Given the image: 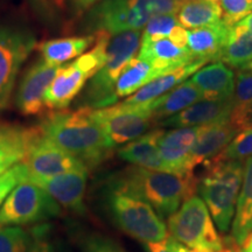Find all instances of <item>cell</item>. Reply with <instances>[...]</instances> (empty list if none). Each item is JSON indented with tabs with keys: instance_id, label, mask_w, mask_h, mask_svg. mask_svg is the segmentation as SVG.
Wrapping results in <instances>:
<instances>
[{
	"instance_id": "1",
	"label": "cell",
	"mask_w": 252,
	"mask_h": 252,
	"mask_svg": "<svg viewBox=\"0 0 252 252\" xmlns=\"http://www.w3.org/2000/svg\"><path fill=\"white\" fill-rule=\"evenodd\" d=\"M46 138L77 158L88 168L98 166L110 157L113 145L94 121L91 108L76 111H55L39 126Z\"/></svg>"
},
{
	"instance_id": "2",
	"label": "cell",
	"mask_w": 252,
	"mask_h": 252,
	"mask_svg": "<svg viewBox=\"0 0 252 252\" xmlns=\"http://www.w3.org/2000/svg\"><path fill=\"white\" fill-rule=\"evenodd\" d=\"M197 184L194 174L181 175L133 166L116 179L112 189L145 201L160 217H169L195 194Z\"/></svg>"
},
{
	"instance_id": "3",
	"label": "cell",
	"mask_w": 252,
	"mask_h": 252,
	"mask_svg": "<svg viewBox=\"0 0 252 252\" xmlns=\"http://www.w3.org/2000/svg\"><path fill=\"white\" fill-rule=\"evenodd\" d=\"M244 162L213 159L197 184L198 193L207 204L217 228L226 232L234 217L236 202L243 180Z\"/></svg>"
},
{
	"instance_id": "4",
	"label": "cell",
	"mask_w": 252,
	"mask_h": 252,
	"mask_svg": "<svg viewBox=\"0 0 252 252\" xmlns=\"http://www.w3.org/2000/svg\"><path fill=\"white\" fill-rule=\"evenodd\" d=\"M141 35L140 31H126L110 36L105 62L88 84L84 96L87 108L100 109L117 103L115 97L116 82L128 62L139 52Z\"/></svg>"
},
{
	"instance_id": "5",
	"label": "cell",
	"mask_w": 252,
	"mask_h": 252,
	"mask_svg": "<svg viewBox=\"0 0 252 252\" xmlns=\"http://www.w3.org/2000/svg\"><path fill=\"white\" fill-rule=\"evenodd\" d=\"M110 36L108 32L99 31L93 49L74 62L63 65L46 91V108L60 111L70 105L87 82L103 67Z\"/></svg>"
},
{
	"instance_id": "6",
	"label": "cell",
	"mask_w": 252,
	"mask_h": 252,
	"mask_svg": "<svg viewBox=\"0 0 252 252\" xmlns=\"http://www.w3.org/2000/svg\"><path fill=\"white\" fill-rule=\"evenodd\" d=\"M181 0H104L94 14L96 27L110 35L140 31L156 15L178 14Z\"/></svg>"
},
{
	"instance_id": "7",
	"label": "cell",
	"mask_w": 252,
	"mask_h": 252,
	"mask_svg": "<svg viewBox=\"0 0 252 252\" xmlns=\"http://www.w3.org/2000/svg\"><path fill=\"white\" fill-rule=\"evenodd\" d=\"M168 235L186 247L203 251L219 250L224 244L215 230L207 204L195 194L168 217Z\"/></svg>"
},
{
	"instance_id": "8",
	"label": "cell",
	"mask_w": 252,
	"mask_h": 252,
	"mask_svg": "<svg viewBox=\"0 0 252 252\" xmlns=\"http://www.w3.org/2000/svg\"><path fill=\"white\" fill-rule=\"evenodd\" d=\"M108 203L115 222L131 237L146 244L159 243L168 237L161 217L145 201L112 189Z\"/></svg>"
},
{
	"instance_id": "9",
	"label": "cell",
	"mask_w": 252,
	"mask_h": 252,
	"mask_svg": "<svg viewBox=\"0 0 252 252\" xmlns=\"http://www.w3.org/2000/svg\"><path fill=\"white\" fill-rule=\"evenodd\" d=\"M91 115L115 146L141 137L157 123L150 104L123 102L106 108L91 109Z\"/></svg>"
},
{
	"instance_id": "10",
	"label": "cell",
	"mask_w": 252,
	"mask_h": 252,
	"mask_svg": "<svg viewBox=\"0 0 252 252\" xmlns=\"http://www.w3.org/2000/svg\"><path fill=\"white\" fill-rule=\"evenodd\" d=\"M59 203L42 188L23 182L0 208V225H25L58 216Z\"/></svg>"
},
{
	"instance_id": "11",
	"label": "cell",
	"mask_w": 252,
	"mask_h": 252,
	"mask_svg": "<svg viewBox=\"0 0 252 252\" xmlns=\"http://www.w3.org/2000/svg\"><path fill=\"white\" fill-rule=\"evenodd\" d=\"M35 46L28 31L0 26V112L7 108L18 72Z\"/></svg>"
},
{
	"instance_id": "12",
	"label": "cell",
	"mask_w": 252,
	"mask_h": 252,
	"mask_svg": "<svg viewBox=\"0 0 252 252\" xmlns=\"http://www.w3.org/2000/svg\"><path fill=\"white\" fill-rule=\"evenodd\" d=\"M23 162L27 168L26 178H50L64 173L88 169L81 160L46 138L39 127L34 128Z\"/></svg>"
},
{
	"instance_id": "13",
	"label": "cell",
	"mask_w": 252,
	"mask_h": 252,
	"mask_svg": "<svg viewBox=\"0 0 252 252\" xmlns=\"http://www.w3.org/2000/svg\"><path fill=\"white\" fill-rule=\"evenodd\" d=\"M64 65V64H63ZM63 65H54L40 59L26 72L17 93V106L25 116H35L46 109L45 94Z\"/></svg>"
},
{
	"instance_id": "14",
	"label": "cell",
	"mask_w": 252,
	"mask_h": 252,
	"mask_svg": "<svg viewBox=\"0 0 252 252\" xmlns=\"http://www.w3.org/2000/svg\"><path fill=\"white\" fill-rule=\"evenodd\" d=\"M88 169L69 172L50 178H35L28 176L25 182H30L42 188L59 204L70 212L83 214L84 194L87 189Z\"/></svg>"
},
{
	"instance_id": "15",
	"label": "cell",
	"mask_w": 252,
	"mask_h": 252,
	"mask_svg": "<svg viewBox=\"0 0 252 252\" xmlns=\"http://www.w3.org/2000/svg\"><path fill=\"white\" fill-rule=\"evenodd\" d=\"M239 133L229 118L198 126V133L189 157L187 172L194 174L195 167L206 165L219 156Z\"/></svg>"
},
{
	"instance_id": "16",
	"label": "cell",
	"mask_w": 252,
	"mask_h": 252,
	"mask_svg": "<svg viewBox=\"0 0 252 252\" xmlns=\"http://www.w3.org/2000/svg\"><path fill=\"white\" fill-rule=\"evenodd\" d=\"M198 133V126L176 127L168 132L163 131L159 139V152L167 172L186 175L191 150Z\"/></svg>"
},
{
	"instance_id": "17",
	"label": "cell",
	"mask_w": 252,
	"mask_h": 252,
	"mask_svg": "<svg viewBox=\"0 0 252 252\" xmlns=\"http://www.w3.org/2000/svg\"><path fill=\"white\" fill-rule=\"evenodd\" d=\"M232 98L197 102L181 112L161 122L168 127H193L212 124L230 117L232 111Z\"/></svg>"
},
{
	"instance_id": "18",
	"label": "cell",
	"mask_w": 252,
	"mask_h": 252,
	"mask_svg": "<svg viewBox=\"0 0 252 252\" xmlns=\"http://www.w3.org/2000/svg\"><path fill=\"white\" fill-rule=\"evenodd\" d=\"M190 81L200 89L206 100L228 99L232 98L234 94V71L220 61L201 68L191 76Z\"/></svg>"
},
{
	"instance_id": "19",
	"label": "cell",
	"mask_w": 252,
	"mask_h": 252,
	"mask_svg": "<svg viewBox=\"0 0 252 252\" xmlns=\"http://www.w3.org/2000/svg\"><path fill=\"white\" fill-rule=\"evenodd\" d=\"M137 58L151 63L163 74L175 70L196 59L188 48H179L168 37L156 41H141Z\"/></svg>"
},
{
	"instance_id": "20",
	"label": "cell",
	"mask_w": 252,
	"mask_h": 252,
	"mask_svg": "<svg viewBox=\"0 0 252 252\" xmlns=\"http://www.w3.org/2000/svg\"><path fill=\"white\" fill-rule=\"evenodd\" d=\"M162 133L161 128H156L130 141L118 151L119 158L141 168L167 172L159 152V139Z\"/></svg>"
},
{
	"instance_id": "21",
	"label": "cell",
	"mask_w": 252,
	"mask_h": 252,
	"mask_svg": "<svg viewBox=\"0 0 252 252\" xmlns=\"http://www.w3.org/2000/svg\"><path fill=\"white\" fill-rule=\"evenodd\" d=\"M209 62L207 59H195L187 64L179 67L175 70L160 75L159 77L154 78L150 83L145 84L139 90L131 94L125 103L127 104H150L159 97L174 89L176 86L182 83L186 78L195 74L198 69L202 68L204 63Z\"/></svg>"
},
{
	"instance_id": "22",
	"label": "cell",
	"mask_w": 252,
	"mask_h": 252,
	"mask_svg": "<svg viewBox=\"0 0 252 252\" xmlns=\"http://www.w3.org/2000/svg\"><path fill=\"white\" fill-rule=\"evenodd\" d=\"M231 28L220 21L212 26L191 30L188 32L187 48L194 58L215 62L220 50L228 42Z\"/></svg>"
},
{
	"instance_id": "23",
	"label": "cell",
	"mask_w": 252,
	"mask_h": 252,
	"mask_svg": "<svg viewBox=\"0 0 252 252\" xmlns=\"http://www.w3.org/2000/svg\"><path fill=\"white\" fill-rule=\"evenodd\" d=\"M203 99L202 93L191 81H184L174 89L150 103L154 121H165Z\"/></svg>"
},
{
	"instance_id": "24",
	"label": "cell",
	"mask_w": 252,
	"mask_h": 252,
	"mask_svg": "<svg viewBox=\"0 0 252 252\" xmlns=\"http://www.w3.org/2000/svg\"><path fill=\"white\" fill-rule=\"evenodd\" d=\"M34 130L0 124V174L24 160Z\"/></svg>"
},
{
	"instance_id": "25",
	"label": "cell",
	"mask_w": 252,
	"mask_h": 252,
	"mask_svg": "<svg viewBox=\"0 0 252 252\" xmlns=\"http://www.w3.org/2000/svg\"><path fill=\"white\" fill-rule=\"evenodd\" d=\"M252 232V157L244 161L241 193L236 202V214L232 223L231 237L238 245Z\"/></svg>"
},
{
	"instance_id": "26",
	"label": "cell",
	"mask_w": 252,
	"mask_h": 252,
	"mask_svg": "<svg viewBox=\"0 0 252 252\" xmlns=\"http://www.w3.org/2000/svg\"><path fill=\"white\" fill-rule=\"evenodd\" d=\"M96 35L64 37L43 42L40 46L41 59L54 65H63V63L76 60L83 54L93 43L96 42Z\"/></svg>"
},
{
	"instance_id": "27",
	"label": "cell",
	"mask_w": 252,
	"mask_h": 252,
	"mask_svg": "<svg viewBox=\"0 0 252 252\" xmlns=\"http://www.w3.org/2000/svg\"><path fill=\"white\" fill-rule=\"evenodd\" d=\"M163 75V72L159 69L153 67L149 62L144 61L139 58H135L128 62V64L124 68L122 74L119 75L115 86V97L116 99L122 97L131 96L135 91H138L145 84L150 83L154 78Z\"/></svg>"
},
{
	"instance_id": "28",
	"label": "cell",
	"mask_w": 252,
	"mask_h": 252,
	"mask_svg": "<svg viewBox=\"0 0 252 252\" xmlns=\"http://www.w3.org/2000/svg\"><path fill=\"white\" fill-rule=\"evenodd\" d=\"M176 17L186 30H196L220 23L222 9L219 2L209 0H182Z\"/></svg>"
},
{
	"instance_id": "29",
	"label": "cell",
	"mask_w": 252,
	"mask_h": 252,
	"mask_svg": "<svg viewBox=\"0 0 252 252\" xmlns=\"http://www.w3.org/2000/svg\"><path fill=\"white\" fill-rule=\"evenodd\" d=\"M232 111L229 121L237 128L238 132L252 126V72L239 69L236 75L235 90L232 94Z\"/></svg>"
},
{
	"instance_id": "30",
	"label": "cell",
	"mask_w": 252,
	"mask_h": 252,
	"mask_svg": "<svg viewBox=\"0 0 252 252\" xmlns=\"http://www.w3.org/2000/svg\"><path fill=\"white\" fill-rule=\"evenodd\" d=\"M252 60V33L247 27L236 24L230 31L226 45L217 56L220 61L232 68L244 67Z\"/></svg>"
},
{
	"instance_id": "31",
	"label": "cell",
	"mask_w": 252,
	"mask_h": 252,
	"mask_svg": "<svg viewBox=\"0 0 252 252\" xmlns=\"http://www.w3.org/2000/svg\"><path fill=\"white\" fill-rule=\"evenodd\" d=\"M250 157H252V126L239 132L215 159L244 162Z\"/></svg>"
},
{
	"instance_id": "32",
	"label": "cell",
	"mask_w": 252,
	"mask_h": 252,
	"mask_svg": "<svg viewBox=\"0 0 252 252\" xmlns=\"http://www.w3.org/2000/svg\"><path fill=\"white\" fill-rule=\"evenodd\" d=\"M30 235L19 225H0V252H30Z\"/></svg>"
},
{
	"instance_id": "33",
	"label": "cell",
	"mask_w": 252,
	"mask_h": 252,
	"mask_svg": "<svg viewBox=\"0 0 252 252\" xmlns=\"http://www.w3.org/2000/svg\"><path fill=\"white\" fill-rule=\"evenodd\" d=\"M176 25H179L176 14L156 15L146 24L143 35H141V41L167 39Z\"/></svg>"
},
{
	"instance_id": "34",
	"label": "cell",
	"mask_w": 252,
	"mask_h": 252,
	"mask_svg": "<svg viewBox=\"0 0 252 252\" xmlns=\"http://www.w3.org/2000/svg\"><path fill=\"white\" fill-rule=\"evenodd\" d=\"M222 21L234 27L252 12V0H220Z\"/></svg>"
},
{
	"instance_id": "35",
	"label": "cell",
	"mask_w": 252,
	"mask_h": 252,
	"mask_svg": "<svg viewBox=\"0 0 252 252\" xmlns=\"http://www.w3.org/2000/svg\"><path fill=\"white\" fill-rule=\"evenodd\" d=\"M27 168L23 161L0 174V207L5 202L8 195L13 191V189L25 182Z\"/></svg>"
},
{
	"instance_id": "36",
	"label": "cell",
	"mask_w": 252,
	"mask_h": 252,
	"mask_svg": "<svg viewBox=\"0 0 252 252\" xmlns=\"http://www.w3.org/2000/svg\"><path fill=\"white\" fill-rule=\"evenodd\" d=\"M83 249L86 252H126L111 238L100 235H89L83 239Z\"/></svg>"
},
{
	"instance_id": "37",
	"label": "cell",
	"mask_w": 252,
	"mask_h": 252,
	"mask_svg": "<svg viewBox=\"0 0 252 252\" xmlns=\"http://www.w3.org/2000/svg\"><path fill=\"white\" fill-rule=\"evenodd\" d=\"M47 231L45 226L36 229L34 232L33 241L31 243L30 252H54L53 245L47 238Z\"/></svg>"
},
{
	"instance_id": "38",
	"label": "cell",
	"mask_w": 252,
	"mask_h": 252,
	"mask_svg": "<svg viewBox=\"0 0 252 252\" xmlns=\"http://www.w3.org/2000/svg\"><path fill=\"white\" fill-rule=\"evenodd\" d=\"M168 39L171 40L176 47H179V48H187L188 32L185 27H182L181 25H176V26L172 30L171 34H169Z\"/></svg>"
},
{
	"instance_id": "39",
	"label": "cell",
	"mask_w": 252,
	"mask_h": 252,
	"mask_svg": "<svg viewBox=\"0 0 252 252\" xmlns=\"http://www.w3.org/2000/svg\"><path fill=\"white\" fill-rule=\"evenodd\" d=\"M147 250L149 252H176L173 238L168 235L166 241L159 242V243H147Z\"/></svg>"
},
{
	"instance_id": "40",
	"label": "cell",
	"mask_w": 252,
	"mask_h": 252,
	"mask_svg": "<svg viewBox=\"0 0 252 252\" xmlns=\"http://www.w3.org/2000/svg\"><path fill=\"white\" fill-rule=\"evenodd\" d=\"M223 241H224V244H223V247L219 249V250L207 252H241V249L238 248V244L236 243V241L232 237H226L223 239Z\"/></svg>"
},
{
	"instance_id": "41",
	"label": "cell",
	"mask_w": 252,
	"mask_h": 252,
	"mask_svg": "<svg viewBox=\"0 0 252 252\" xmlns=\"http://www.w3.org/2000/svg\"><path fill=\"white\" fill-rule=\"evenodd\" d=\"M173 244H174V248H175L176 252H207V251L200 250V249H193V248L186 247V245L179 243V242H176L174 238H173Z\"/></svg>"
},
{
	"instance_id": "42",
	"label": "cell",
	"mask_w": 252,
	"mask_h": 252,
	"mask_svg": "<svg viewBox=\"0 0 252 252\" xmlns=\"http://www.w3.org/2000/svg\"><path fill=\"white\" fill-rule=\"evenodd\" d=\"M97 1H98V0H74L75 5H76V7L78 9L89 8L90 6H93L94 4H96Z\"/></svg>"
},
{
	"instance_id": "43",
	"label": "cell",
	"mask_w": 252,
	"mask_h": 252,
	"mask_svg": "<svg viewBox=\"0 0 252 252\" xmlns=\"http://www.w3.org/2000/svg\"><path fill=\"white\" fill-rule=\"evenodd\" d=\"M241 245V252H252V232L248 236L247 239L243 242V244Z\"/></svg>"
},
{
	"instance_id": "44",
	"label": "cell",
	"mask_w": 252,
	"mask_h": 252,
	"mask_svg": "<svg viewBox=\"0 0 252 252\" xmlns=\"http://www.w3.org/2000/svg\"><path fill=\"white\" fill-rule=\"evenodd\" d=\"M238 24H239V25H242V26L247 27L248 30L250 31L251 33H252V12H251V13L249 14V15H247V17L242 19V20L239 21Z\"/></svg>"
},
{
	"instance_id": "45",
	"label": "cell",
	"mask_w": 252,
	"mask_h": 252,
	"mask_svg": "<svg viewBox=\"0 0 252 252\" xmlns=\"http://www.w3.org/2000/svg\"><path fill=\"white\" fill-rule=\"evenodd\" d=\"M241 69H245V70L252 72V60H251V61H249L247 64H245L244 67H242Z\"/></svg>"
},
{
	"instance_id": "46",
	"label": "cell",
	"mask_w": 252,
	"mask_h": 252,
	"mask_svg": "<svg viewBox=\"0 0 252 252\" xmlns=\"http://www.w3.org/2000/svg\"><path fill=\"white\" fill-rule=\"evenodd\" d=\"M50 1H52L53 4H55L58 6H63V5H64L65 0H50Z\"/></svg>"
},
{
	"instance_id": "47",
	"label": "cell",
	"mask_w": 252,
	"mask_h": 252,
	"mask_svg": "<svg viewBox=\"0 0 252 252\" xmlns=\"http://www.w3.org/2000/svg\"><path fill=\"white\" fill-rule=\"evenodd\" d=\"M209 1H214V2H219V4H220V0H209Z\"/></svg>"
},
{
	"instance_id": "48",
	"label": "cell",
	"mask_w": 252,
	"mask_h": 252,
	"mask_svg": "<svg viewBox=\"0 0 252 252\" xmlns=\"http://www.w3.org/2000/svg\"><path fill=\"white\" fill-rule=\"evenodd\" d=\"M251 123H252V109H251Z\"/></svg>"
},
{
	"instance_id": "49",
	"label": "cell",
	"mask_w": 252,
	"mask_h": 252,
	"mask_svg": "<svg viewBox=\"0 0 252 252\" xmlns=\"http://www.w3.org/2000/svg\"><path fill=\"white\" fill-rule=\"evenodd\" d=\"M181 1H182V0H181Z\"/></svg>"
}]
</instances>
